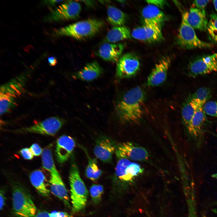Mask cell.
<instances>
[{"label": "cell", "mask_w": 217, "mask_h": 217, "mask_svg": "<svg viewBox=\"0 0 217 217\" xmlns=\"http://www.w3.org/2000/svg\"><path fill=\"white\" fill-rule=\"evenodd\" d=\"M144 92L137 86L127 91L116 104L115 110L118 118L124 122L139 121L143 114Z\"/></svg>", "instance_id": "6da1fadb"}, {"label": "cell", "mask_w": 217, "mask_h": 217, "mask_svg": "<svg viewBox=\"0 0 217 217\" xmlns=\"http://www.w3.org/2000/svg\"><path fill=\"white\" fill-rule=\"evenodd\" d=\"M27 73H22L2 85L0 89L1 116L10 111L17 105V101L24 92Z\"/></svg>", "instance_id": "7a4b0ae2"}, {"label": "cell", "mask_w": 217, "mask_h": 217, "mask_svg": "<svg viewBox=\"0 0 217 217\" xmlns=\"http://www.w3.org/2000/svg\"><path fill=\"white\" fill-rule=\"evenodd\" d=\"M101 20L90 18L61 28L55 31L58 36H68L79 40L91 37L97 34L104 26Z\"/></svg>", "instance_id": "3957f363"}, {"label": "cell", "mask_w": 217, "mask_h": 217, "mask_svg": "<svg viewBox=\"0 0 217 217\" xmlns=\"http://www.w3.org/2000/svg\"><path fill=\"white\" fill-rule=\"evenodd\" d=\"M69 180L72 210L75 212H79L85 207L88 193L75 162L71 165Z\"/></svg>", "instance_id": "277c9868"}, {"label": "cell", "mask_w": 217, "mask_h": 217, "mask_svg": "<svg viewBox=\"0 0 217 217\" xmlns=\"http://www.w3.org/2000/svg\"><path fill=\"white\" fill-rule=\"evenodd\" d=\"M13 212L16 217H35L36 207L29 194L17 184L12 189Z\"/></svg>", "instance_id": "5b68a950"}, {"label": "cell", "mask_w": 217, "mask_h": 217, "mask_svg": "<svg viewBox=\"0 0 217 217\" xmlns=\"http://www.w3.org/2000/svg\"><path fill=\"white\" fill-rule=\"evenodd\" d=\"M187 12L182 15V20L177 38V42L181 48L187 49L210 48L212 44L200 40L194 29L189 24L187 18Z\"/></svg>", "instance_id": "8992f818"}, {"label": "cell", "mask_w": 217, "mask_h": 217, "mask_svg": "<svg viewBox=\"0 0 217 217\" xmlns=\"http://www.w3.org/2000/svg\"><path fill=\"white\" fill-rule=\"evenodd\" d=\"M64 123L63 119L58 117H51L29 127L15 131L18 133H33L53 136L61 128Z\"/></svg>", "instance_id": "52a82bcc"}, {"label": "cell", "mask_w": 217, "mask_h": 217, "mask_svg": "<svg viewBox=\"0 0 217 217\" xmlns=\"http://www.w3.org/2000/svg\"><path fill=\"white\" fill-rule=\"evenodd\" d=\"M118 159L115 168V176L120 182L130 183L143 172V168L138 163L126 159Z\"/></svg>", "instance_id": "ba28073f"}, {"label": "cell", "mask_w": 217, "mask_h": 217, "mask_svg": "<svg viewBox=\"0 0 217 217\" xmlns=\"http://www.w3.org/2000/svg\"><path fill=\"white\" fill-rule=\"evenodd\" d=\"M207 120L203 107L199 108L192 120L187 133L188 137L197 148L202 145Z\"/></svg>", "instance_id": "9c48e42d"}, {"label": "cell", "mask_w": 217, "mask_h": 217, "mask_svg": "<svg viewBox=\"0 0 217 217\" xmlns=\"http://www.w3.org/2000/svg\"><path fill=\"white\" fill-rule=\"evenodd\" d=\"M81 6L77 2L68 1L52 11L45 18L47 22H54L73 20L79 17Z\"/></svg>", "instance_id": "30bf717a"}, {"label": "cell", "mask_w": 217, "mask_h": 217, "mask_svg": "<svg viewBox=\"0 0 217 217\" xmlns=\"http://www.w3.org/2000/svg\"><path fill=\"white\" fill-rule=\"evenodd\" d=\"M217 71V53L205 55L191 61L188 67V75L192 77Z\"/></svg>", "instance_id": "8fae6325"}, {"label": "cell", "mask_w": 217, "mask_h": 217, "mask_svg": "<svg viewBox=\"0 0 217 217\" xmlns=\"http://www.w3.org/2000/svg\"><path fill=\"white\" fill-rule=\"evenodd\" d=\"M115 153L118 159L124 158L131 161H145L149 157L146 149L131 142L117 145Z\"/></svg>", "instance_id": "7c38bea8"}, {"label": "cell", "mask_w": 217, "mask_h": 217, "mask_svg": "<svg viewBox=\"0 0 217 217\" xmlns=\"http://www.w3.org/2000/svg\"><path fill=\"white\" fill-rule=\"evenodd\" d=\"M140 66V61L136 55L131 53L125 54L117 62L116 75L120 79L131 77L137 73Z\"/></svg>", "instance_id": "4fadbf2b"}, {"label": "cell", "mask_w": 217, "mask_h": 217, "mask_svg": "<svg viewBox=\"0 0 217 217\" xmlns=\"http://www.w3.org/2000/svg\"><path fill=\"white\" fill-rule=\"evenodd\" d=\"M134 38L148 43H154L162 41L163 39L161 26L144 24L136 27L131 32Z\"/></svg>", "instance_id": "5bb4252c"}, {"label": "cell", "mask_w": 217, "mask_h": 217, "mask_svg": "<svg viewBox=\"0 0 217 217\" xmlns=\"http://www.w3.org/2000/svg\"><path fill=\"white\" fill-rule=\"evenodd\" d=\"M117 145L111 138L101 136L98 138L94 146L93 152L95 156L105 163L110 162Z\"/></svg>", "instance_id": "9a60e30c"}, {"label": "cell", "mask_w": 217, "mask_h": 217, "mask_svg": "<svg viewBox=\"0 0 217 217\" xmlns=\"http://www.w3.org/2000/svg\"><path fill=\"white\" fill-rule=\"evenodd\" d=\"M171 59L168 56L162 58L155 65L149 76L146 85L155 86L160 85L165 80L170 65Z\"/></svg>", "instance_id": "2e32d148"}, {"label": "cell", "mask_w": 217, "mask_h": 217, "mask_svg": "<svg viewBox=\"0 0 217 217\" xmlns=\"http://www.w3.org/2000/svg\"><path fill=\"white\" fill-rule=\"evenodd\" d=\"M76 143L71 137L63 135L57 140L55 155L58 162L63 163L66 161L72 154L75 147Z\"/></svg>", "instance_id": "e0dca14e"}, {"label": "cell", "mask_w": 217, "mask_h": 217, "mask_svg": "<svg viewBox=\"0 0 217 217\" xmlns=\"http://www.w3.org/2000/svg\"><path fill=\"white\" fill-rule=\"evenodd\" d=\"M124 47L123 44L105 43L99 47L98 54L105 61L117 62L121 56Z\"/></svg>", "instance_id": "ac0fdd59"}, {"label": "cell", "mask_w": 217, "mask_h": 217, "mask_svg": "<svg viewBox=\"0 0 217 217\" xmlns=\"http://www.w3.org/2000/svg\"><path fill=\"white\" fill-rule=\"evenodd\" d=\"M52 193L69 206V200L67 191L59 173L50 174L49 181Z\"/></svg>", "instance_id": "d6986e66"}, {"label": "cell", "mask_w": 217, "mask_h": 217, "mask_svg": "<svg viewBox=\"0 0 217 217\" xmlns=\"http://www.w3.org/2000/svg\"><path fill=\"white\" fill-rule=\"evenodd\" d=\"M144 24L158 25L162 24L167 20L164 13L159 8L152 5L145 6L142 11Z\"/></svg>", "instance_id": "ffe728a7"}, {"label": "cell", "mask_w": 217, "mask_h": 217, "mask_svg": "<svg viewBox=\"0 0 217 217\" xmlns=\"http://www.w3.org/2000/svg\"><path fill=\"white\" fill-rule=\"evenodd\" d=\"M187 18L189 24L194 29L203 31L207 30L208 22L205 11L192 7L187 12Z\"/></svg>", "instance_id": "44dd1931"}, {"label": "cell", "mask_w": 217, "mask_h": 217, "mask_svg": "<svg viewBox=\"0 0 217 217\" xmlns=\"http://www.w3.org/2000/svg\"><path fill=\"white\" fill-rule=\"evenodd\" d=\"M103 73V70L99 64L94 61L87 63L76 73L75 77L82 80L90 81L96 79Z\"/></svg>", "instance_id": "7402d4cb"}, {"label": "cell", "mask_w": 217, "mask_h": 217, "mask_svg": "<svg viewBox=\"0 0 217 217\" xmlns=\"http://www.w3.org/2000/svg\"><path fill=\"white\" fill-rule=\"evenodd\" d=\"M200 107H202L190 96L184 102L181 109V117L187 134L196 112L198 108Z\"/></svg>", "instance_id": "603a6c76"}, {"label": "cell", "mask_w": 217, "mask_h": 217, "mask_svg": "<svg viewBox=\"0 0 217 217\" xmlns=\"http://www.w3.org/2000/svg\"><path fill=\"white\" fill-rule=\"evenodd\" d=\"M131 38V33L129 30L123 26L113 27L107 33L105 40L108 43H115Z\"/></svg>", "instance_id": "cb8c5ba5"}, {"label": "cell", "mask_w": 217, "mask_h": 217, "mask_svg": "<svg viewBox=\"0 0 217 217\" xmlns=\"http://www.w3.org/2000/svg\"><path fill=\"white\" fill-rule=\"evenodd\" d=\"M30 179L32 185L41 195L49 196L50 191L46 187L45 177L41 171L36 170L32 171L30 175Z\"/></svg>", "instance_id": "d4e9b609"}, {"label": "cell", "mask_w": 217, "mask_h": 217, "mask_svg": "<svg viewBox=\"0 0 217 217\" xmlns=\"http://www.w3.org/2000/svg\"><path fill=\"white\" fill-rule=\"evenodd\" d=\"M107 20L114 27L123 26L127 20L126 14L121 10L113 6H108L107 10Z\"/></svg>", "instance_id": "484cf974"}, {"label": "cell", "mask_w": 217, "mask_h": 217, "mask_svg": "<svg viewBox=\"0 0 217 217\" xmlns=\"http://www.w3.org/2000/svg\"><path fill=\"white\" fill-rule=\"evenodd\" d=\"M42 160L43 167L50 174L59 172L55 165L50 147H46L43 150Z\"/></svg>", "instance_id": "4316f807"}, {"label": "cell", "mask_w": 217, "mask_h": 217, "mask_svg": "<svg viewBox=\"0 0 217 217\" xmlns=\"http://www.w3.org/2000/svg\"><path fill=\"white\" fill-rule=\"evenodd\" d=\"M88 164L85 170L86 177L93 181L98 179L102 175V171L98 166L96 161L87 156Z\"/></svg>", "instance_id": "83f0119b"}, {"label": "cell", "mask_w": 217, "mask_h": 217, "mask_svg": "<svg viewBox=\"0 0 217 217\" xmlns=\"http://www.w3.org/2000/svg\"><path fill=\"white\" fill-rule=\"evenodd\" d=\"M212 96V92L209 88L202 87L198 89L190 97L196 100L201 107H203Z\"/></svg>", "instance_id": "f1b7e54d"}, {"label": "cell", "mask_w": 217, "mask_h": 217, "mask_svg": "<svg viewBox=\"0 0 217 217\" xmlns=\"http://www.w3.org/2000/svg\"><path fill=\"white\" fill-rule=\"evenodd\" d=\"M207 30L211 39L217 44V15L214 13L210 15Z\"/></svg>", "instance_id": "f546056e"}, {"label": "cell", "mask_w": 217, "mask_h": 217, "mask_svg": "<svg viewBox=\"0 0 217 217\" xmlns=\"http://www.w3.org/2000/svg\"><path fill=\"white\" fill-rule=\"evenodd\" d=\"M90 191L93 202L95 204L99 203L104 191L103 186L99 184H93L91 186Z\"/></svg>", "instance_id": "4dcf8cb0"}, {"label": "cell", "mask_w": 217, "mask_h": 217, "mask_svg": "<svg viewBox=\"0 0 217 217\" xmlns=\"http://www.w3.org/2000/svg\"><path fill=\"white\" fill-rule=\"evenodd\" d=\"M203 108L206 115L217 117V100L208 101L204 105Z\"/></svg>", "instance_id": "1f68e13d"}, {"label": "cell", "mask_w": 217, "mask_h": 217, "mask_svg": "<svg viewBox=\"0 0 217 217\" xmlns=\"http://www.w3.org/2000/svg\"><path fill=\"white\" fill-rule=\"evenodd\" d=\"M188 215L187 217H198L197 212L196 202L193 201H190L187 202Z\"/></svg>", "instance_id": "d6a6232c"}, {"label": "cell", "mask_w": 217, "mask_h": 217, "mask_svg": "<svg viewBox=\"0 0 217 217\" xmlns=\"http://www.w3.org/2000/svg\"><path fill=\"white\" fill-rule=\"evenodd\" d=\"M210 1L209 0H195L193 1V7L205 11V8Z\"/></svg>", "instance_id": "836d02e7"}, {"label": "cell", "mask_w": 217, "mask_h": 217, "mask_svg": "<svg viewBox=\"0 0 217 217\" xmlns=\"http://www.w3.org/2000/svg\"><path fill=\"white\" fill-rule=\"evenodd\" d=\"M20 153L22 157L27 160H31L33 157V155L30 148H25L20 150Z\"/></svg>", "instance_id": "e575fe53"}, {"label": "cell", "mask_w": 217, "mask_h": 217, "mask_svg": "<svg viewBox=\"0 0 217 217\" xmlns=\"http://www.w3.org/2000/svg\"><path fill=\"white\" fill-rule=\"evenodd\" d=\"M30 149L34 156H39L42 154L43 150L40 146L37 143L33 144L30 147Z\"/></svg>", "instance_id": "d590c367"}, {"label": "cell", "mask_w": 217, "mask_h": 217, "mask_svg": "<svg viewBox=\"0 0 217 217\" xmlns=\"http://www.w3.org/2000/svg\"><path fill=\"white\" fill-rule=\"evenodd\" d=\"M149 4L153 5L159 8H162L166 4V1L162 0H146Z\"/></svg>", "instance_id": "8d00e7d4"}, {"label": "cell", "mask_w": 217, "mask_h": 217, "mask_svg": "<svg viewBox=\"0 0 217 217\" xmlns=\"http://www.w3.org/2000/svg\"><path fill=\"white\" fill-rule=\"evenodd\" d=\"M49 215L50 217H70L66 212L56 211L49 213Z\"/></svg>", "instance_id": "74e56055"}, {"label": "cell", "mask_w": 217, "mask_h": 217, "mask_svg": "<svg viewBox=\"0 0 217 217\" xmlns=\"http://www.w3.org/2000/svg\"><path fill=\"white\" fill-rule=\"evenodd\" d=\"M0 210H2L5 205V197L4 193L3 191H1L0 192Z\"/></svg>", "instance_id": "f35d334b"}, {"label": "cell", "mask_w": 217, "mask_h": 217, "mask_svg": "<svg viewBox=\"0 0 217 217\" xmlns=\"http://www.w3.org/2000/svg\"><path fill=\"white\" fill-rule=\"evenodd\" d=\"M35 217H50L49 213L45 211L37 212Z\"/></svg>", "instance_id": "ab89813d"}, {"label": "cell", "mask_w": 217, "mask_h": 217, "mask_svg": "<svg viewBox=\"0 0 217 217\" xmlns=\"http://www.w3.org/2000/svg\"><path fill=\"white\" fill-rule=\"evenodd\" d=\"M49 64L51 66H55L57 63L56 58L54 57H50L48 58Z\"/></svg>", "instance_id": "60d3db41"}, {"label": "cell", "mask_w": 217, "mask_h": 217, "mask_svg": "<svg viewBox=\"0 0 217 217\" xmlns=\"http://www.w3.org/2000/svg\"><path fill=\"white\" fill-rule=\"evenodd\" d=\"M62 0H49L45 1H44V3L46 4L50 5H54L56 4L60 3L61 2H63Z\"/></svg>", "instance_id": "b9f144b4"}, {"label": "cell", "mask_w": 217, "mask_h": 217, "mask_svg": "<svg viewBox=\"0 0 217 217\" xmlns=\"http://www.w3.org/2000/svg\"><path fill=\"white\" fill-rule=\"evenodd\" d=\"M80 1L84 2L86 4L89 6H92L94 3L93 1Z\"/></svg>", "instance_id": "7bdbcfd3"}, {"label": "cell", "mask_w": 217, "mask_h": 217, "mask_svg": "<svg viewBox=\"0 0 217 217\" xmlns=\"http://www.w3.org/2000/svg\"><path fill=\"white\" fill-rule=\"evenodd\" d=\"M213 3L215 7V8L217 11V0H214L213 1Z\"/></svg>", "instance_id": "ee69618b"}, {"label": "cell", "mask_w": 217, "mask_h": 217, "mask_svg": "<svg viewBox=\"0 0 217 217\" xmlns=\"http://www.w3.org/2000/svg\"><path fill=\"white\" fill-rule=\"evenodd\" d=\"M209 133H210V134H213V135H214V136H215L216 137H217V134H215V133H214L212 132H211V131H209Z\"/></svg>", "instance_id": "f6af8a7d"}, {"label": "cell", "mask_w": 217, "mask_h": 217, "mask_svg": "<svg viewBox=\"0 0 217 217\" xmlns=\"http://www.w3.org/2000/svg\"><path fill=\"white\" fill-rule=\"evenodd\" d=\"M217 205V201L215 203Z\"/></svg>", "instance_id": "bcb514c9"}]
</instances>
